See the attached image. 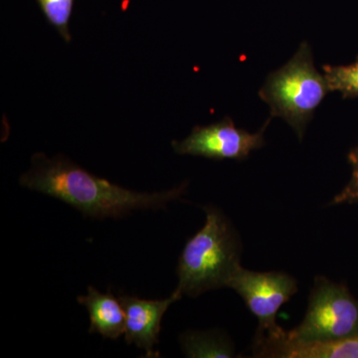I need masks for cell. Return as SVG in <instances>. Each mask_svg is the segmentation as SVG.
Returning a JSON list of instances; mask_svg holds the SVG:
<instances>
[{
  "instance_id": "6da1fadb",
  "label": "cell",
  "mask_w": 358,
  "mask_h": 358,
  "mask_svg": "<svg viewBox=\"0 0 358 358\" xmlns=\"http://www.w3.org/2000/svg\"><path fill=\"white\" fill-rule=\"evenodd\" d=\"M20 185L71 205L86 217L119 219L138 209L166 208L186 192L187 182L155 193L136 192L98 178L67 159L35 154Z\"/></svg>"
},
{
  "instance_id": "7a4b0ae2",
  "label": "cell",
  "mask_w": 358,
  "mask_h": 358,
  "mask_svg": "<svg viewBox=\"0 0 358 358\" xmlns=\"http://www.w3.org/2000/svg\"><path fill=\"white\" fill-rule=\"evenodd\" d=\"M203 209V227L188 240L179 257L176 291L181 296L194 298L228 287L241 267V239L234 226L216 207L208 205Z\"/></svg>"
},
{
  "instance_id": "3957f363",
  "label": "cell",
  "mask_w": 358,
  "mask_h": 358,
  "mask_svg": "<svg viewBox=\"0 0 358 358\" xmlns=\"http://www.w3.org/2000/svg\"><path fill=\"white\" fill-rule=\"evenodd\" d=\"M329 92L326 77L315 68L310 44L303 42L288 63L268 75L259 96L270 107L271 117L288 122L301 141Z\"/></svg>"
},
{
  "instance_id": "277c9868",
  "label": "cell",
  "mask_w": 358,
  "mask_h": 358,
  "mask_svg": "<svg viewBox=\"0 0 358 358\" xmlns=\"http://www.w3.org/2000/svg\"><path fill=\"white\" fill-rule=\"evenodd\" d=\"M358 300L348 287L315 278L305 319L282 338L292 343H334L357 338Z\"/></svg>"
},
{
  "instance_id": "5b68a950",
  "label": "cell",
  "mask_w": 358,
  "mask_h": 358,
  "mask_svg": "<svg viewBox=\"0 0 358 358\" xmlns=\"http://www.w3.org/2000/svg\"><path fill=\"white\" fill-rule=\"evenodd\" d=\"M228 288L242 296L258 319L257 334L279 338L286 333L275 319L282 306L298 292L294 277L284 272H255L241 266L231 278Z\"/></svg>"
},
{
  "instance_id": "8992f818",
  "label": "cell",
  "mask_w": 358,
  "mask_h": 358,
  "mask_svg": "<svg viewBox=\"0 0 358 358\" xmlns=\"http://www.w3.org/2000/svg\"><path fill=\"white\" fill-rule=\"evenodd\" d=\"M271 119L257 133H249L235 126L230 117L209 126L195 127L183 141H173L174 152L178 155H195L211 159L243 160L253 150L265 145L264 133Z\"/></svg>"
},
{
  "instance_id": "52a82bcc",
  "label": "cell",
  "mask_w": 358,
  "mask_h": 358,
  "mask_svg": "<svg viewBox=\"0 0 358 358\" xmlns=\"http://www.w3.org/2000/svg\"><path fill=\"white\" fill-rule=\"evenodd\" d=\"M181 298L182 296L176 291L164 300H143L127 294L120 296L126 312L124 338L127 343H134L145 350L147 357H159V352H155V346L159 343L162 317L167 308Z\"/></svg>"
},
{
  "instance_id": "ba28073f",
  "label": "cell",
  "mask_w": 358,
  "mask_h": 358,
  "mask_svg": "<svg viewBox=\"0 0 358 358\" xmlns=\"http://www.w3.org/2000/svg\"><path fill=\"white\" fill-rule=\"evenodd\" d=\"M255 357L358 358V336L334 343H292L279 338L256 334L253 343Z\"/></svg>"
},
{
  "instance_id": "9c48e42d",
  "label": "cell",
  "mask_w": 358,
  "mask_h": 358,
  "mask_svg": "<svg viewBox=\"0 0 358 358\" xmlns=\"http://www.w3.org/2000/svg\"><path fill=\"white\" fill-rule=\"evenodd\" d=\"M78 303L88 310L89 333L103 338L117 339L126 331V312L120 299L110 292L103 294L90 286L87 296H79Z\"/></svg>"
},
{
  "instance_id": "30bf717a",
  "label": "cell",
  "mask_w": 358,
  "mask_h": 358,
  "mask_svg": "<svg viewBox=\"0 0 358 358\" xmlns=\"http://www.w3.org/2000/svg\"><path fill=\"white\" fill-rule=\"evenodd\" d=\"M186 357L192 358L236 357L230 339L218 331H186L180 336Z\"/></svg>"
},
{
  "instance_id": "8fae6325",
  "label": "cell",
  "mask_w": 358,
  "mask_h": 358,
  "mask_svg": "<svg viewBox=\"0 0 358 358\" xmlns=\"http://www.w3.org/2000/svg\"><path fill=\"white\" fill-rule=\"evenodd\" d=\"M329 91L339 92L343 99L358 98V56L348 65H322Z\"/></svg>"
},
{
  "instance_id": "7c38bea8",
  "label": "cell",
  "mask_w": 358,
  "mask_h": 358,
  "mask_svg": "<svg viewBox=\"0 0 358 358\" xmlns=\"http://www.w3.org/2000/svg\"><path fill=\"white\" fill-rule=\"evenodd\" d=\"M45 17L66 42H70L69 21L74 0H38Z\"/></svg>"
},
{
  "instance_id": "4fadbf2b",
  "label": "cell",
  "mask_w": 358,
  "mask_h": 358,
  "mask_svg": "<svg viewBox=\"0 0 358 358\" xmlns=\"http://www.w3.org/2000/svg\"><path fill=\"white\" fill-rule=\"evenodd\" d=\"M348 159L352 169V178L331 204L358 203V145L350 150Z\"/></svg>"
}]
</instances>
